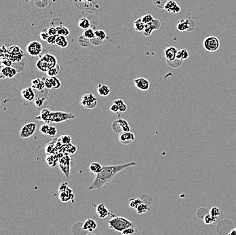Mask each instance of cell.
<instances>
[{
    "label": "cell",
    "instance_id": "cell-17",
    "mask_svg": "<svg viewBox=\"0 0 236 235\" xmlns=\"http://www.w3.org/2000/svg\"><path fill=\"white\" fill-rule=\"evenodd\" d=\"M59 194V199L62 203H67L71 200H73L74 199V194L73 192V190L71 188H68L65 191Z\"/></svg>",
    "mask_w": 236,
    "mask_h": 235
},
{
    "label": "cell",
    "instance_id": "cell-51",
    "mask_svg": "<svg viewBox=\"0 0 236 235\" xmlns=\"http://www.w3.org/2000/svg\"><path fill=\"white\" fill-rule=\"evenodd\" d=\"M56 133H57V129H56V128L55 127L50 126V129L46 135H48L49 137H54L56 135Z\"/></svg>",
    "mask_w": 236,
    "mask_h": 235
},
{
    "label": "cell",
    "instance_id": "cell-29",
    "mask_svg": "<svg viewBox=\"0 0 236 235\" xmlns=\"http://www.w3.org/2000/svg\"><path fill=\"white\" fill-rule=\"evenodd\" d=\"M103 167V166H102L100 163H99V162H92V163H91L89 166L90 171L92 172V173L96 175L97 173H99V172H100V171L102 170Z\"/></svg>",
    "mask_w": 236,
    "mask_h": 235
},
{
    "label": "cell",
    "instance_id": "cell-32",
    "mask_svg": "<svg viewBox=\"0 0 236 235\" xmlns=\"http://www.w3.org/2000/svg\"><path fill=\"white\" fill-rule=\"evenodd\" d=\"M189 56V53L188 51L185 48L181 49L180 51H178L177 55V59H181L182 61L186 60Z\"/></svg>",
    "mask_w": 236,
    "mask_h": 235
},
{
    "label": "cell",
    "instance_id": "cell-52",
    "mask_svg": "<svg viewBox=\"0 0 236 235\" xmlns=\"http://www.w3.org/2000/svg\"><path fill=\"white\" fill-rule=\"evenodd\" d=\"M49 37H50V35L48 34V31H43L39 34V37H40V39L42 40V41L46 42L47 40H48V39L49 38Z\"/></svg>",
    "mask_w": 236,
    "mask_h": 235
},
{
    "label": "cell",
    "instance_id": "cell-55",
    "mask_svg": "<svg viewBox=\"0 0 236 235\" xmlns=\"http://www.w3.org/2000/svg\"><path fill=\"white\" fill-rule=\"evenodd\" d=\"M47 31H48V34H49L50 36H56V35H58L57 29H56V28L54 27H50Z\"/></svg>",
    "mask_w": 236,
    "mask_h": 235
},
{
    "label": "cell",
    "instance_id": "cell-8",
    "mask_svg": "<svg viewBox=\"0 0 236 235\" xmlns=\"http://www.w3.org/2000/svg\"><path fill=\"white\" fill-rule=\"evenodd\" d=\"M195 28H196V23L190 17L186 19L179 21L177 25V29L181 32H182V31L190 32V31H193Z\"/></svg>",
    "mask_w": 236,
    "mask_h": 235
},
{
    "label": "cell",
    "instance_id": "cell-18",
    "mask_svg": "<svg viewBox=\"0 0 236 235\" xmlns=\"http://www.w3.org/2000/svg\"><path fill=\"white\" fill-rule=\"evenodd\" d=\"M178 50L177 48L174 46H169L167 47L163 52H164L165 57L166 60L168 61H174L177 59V55L178 52Z\"/></svg>",
    "mask_w": 236,
    "mask_h": 235
},
{
    "label": "cell",
    "instance_id": "cell-6",
    "mask_svg": "<svg viewBox=\"0 0 236 235\" xmlns=\"http://www.w3.org/2000/svg\"><path fill=\"white\" fill-rule=\"evenodd\" d=\"M111 128L113 132L118 134L130 131V127L128 121L121 118L117 119L113 122L111 124Z\"/></svg>",
    "mask_w": 236,
    "mask_h": 235
},
{
    "label": "cell",
    "instance_id": "cell-20",
    "mask_svg": "<svg viewBox=\"0 0 236 235\" xmlns=\"http://www.w3.org/2000/svg\"><path fill=\"white\" fill-rule=\"evenodd\" d=\"M97 228V224L93 219H87L82 225V230L88 233H92Z\"/></svg>",
    "mask_w": 236,
    "mask_h": 235
},
{
    "label": "cell",
    "instance_id": "cell-35",
    "mask_svg": "<svg viewBox=\"0 0 236 235\" xmlns=\"http://www.w3.org/2000/svg\"><path fill=\"white\" fill-rule=\"evenodd\" d=\"M149 205L145 204V203H141V204L138 207L137 209H136L137 214L138 215H141L143 214H145L146 212L149 211Z\"/></svg>",
    "mask_w": 236,
    "mask_h": 235
},
{
    "label": "cell",
    "instance_id": "cell-10",
    "mask_svg": "<svg viewBox=\"0 0 236 235\" xmlns=\"http://www.w3.org/2000/svg\"><path fill=\"white\" fill-rule=\"evenodd\" d=\"M43 51V46L42 43L38 41L30 42L26 46V51L27 54L31 56H39Z\"/></svg>",
    "mask_w": 236,
    "mask_h": 235
},
{
    "label": "cell",
    "instance_id": "cell-7",
    "mask_svg": "<svg viewBox=\"0 0 236 235\" xmlns=\"http://www.w3.org/2000/svg\"><path fill=\"white\" fill-rule=\"evenodd\" d=\"M80 104L84 108L92 109L96 108L97 105V99L95 95L92 93L84 94L81 97Z\"/></svg>",
    "mask_w": 236,
    "mask_h": 235
},
{
    "label": "cell",
    "instance_id": "cell-5",
    "mask_svg": "<svg viewBox=\"0 0 236 235\" xmlns=\"http://www.w3.org/2000/svg\"><path fill=\"white\" fill-rule=\"evenodd\" d=\"M204 48L209 52H215L218 51L220 47V41L216 36H210L207 37L203 41Z\"/></svg>",
    "mask_w": 236,
    "mask_h": 235
},
{
    "label": "cell",
    "instance_id": "cell-30",
    "mask_svg": "<svg viewBox=\"0 0 236 235\" xmlns=\"http://www.w3.org/2000/svg\"><path fill=\"white\" fill-rule=\"evenodd\" d=\"M113 103L117 105L118 106V108L119 109V112L124 113L125 112H126L128 107L127 105L125 104V102L124 101V100H122L121 99H117L113 101Z\"/></svg>",
    "mask_w": 236,
    "mask_h": 235
},
{
    "label": "cell",
    "instance_id": "cell-15",
    "mask_svg": "<svg viewBox=\"0 0 236 235\" xmlns=\"http://www.w3.org/2000/svg\"><path fill=\"white\" fill-rule=\"evenodd\" d=\"M164 10L172 14H177L181 12V8L174 0H170L164 6Z\"/></svg>",
    "mask_w": 236,
    "mask_h": 235
},
{
    "label": "cell",
    "instance_id": "cell-44",
    "mask_svg": "<svg viewBox=\"0 0 236 235\" xmlns=\"http://www.w3.org/2000/svg\"><path fill=\"white\" fill-rule=\"evenodd\" d=\"M65 146H66L65 148L66 152L69 154H74L77 151V148L75 146H73V144L69 143L68 145H65Z\"/></svg>",
    "mask_w": 236,
    "mask_h": 235
},
{
    "label": "cell",
    "instance_id": "cell-21",
    "mask_svg": "<svg viewBox=\"0 0 236 235\" xmlns=\"http://www.w3.org/2000/svg\"><path fill=\"white\" fill-rule=\"evenodd\" d=\"M96 212L97 215H98L99 218L100 219H104L108 217L109 215H111L108 209L106 207L103 203H100L99 205H97L96 208Z\"/></svg>",
    "mask_w": 236,
    "mask_h": 235
},
{
    "label": "cell",
    "instance_id": "cell-36",
    "mask_svg": "<svg viewBox=\"0 0 236 235\" xmlns=\"http://www.w3.org/2000/svg\"><path fill=\"white\" fill-rule=\"evenodd\" d=\"M182 61H182V60H181V59H176L175 60H174V61L166 60L168 65H169L170 67H172V68H177V67H181L182 64Z\"/></svg>",
    "mask_w": 236,
    "mask_h": 235
},
{
    "label": "cell",
    "instance_id": "cell-34",
    "mask_svg": "<svg viewBox=\"0 0 236 235\" xmlns=\"http://www.w3.org/2000/svg\"><path fill=\"white\" fill-rule=\"evenodd\" d=\"M141 203H143L142 200L139 198H134L130 199V203H129V206L131 209H137L138 206H139Z\"/></svg>",
    "mask_w": 236,
    "mask_h": 235
},
{
    "label": "cell",
    "instance_id": "cell-62",
    "mask_svg": "<svg viewBox=\"0 0 236 235\" xmlns=\"http://www.w3.org/2000/svg\"><path fill=\"white\" fill-rule=\"evenodd\" d=\"M24 1L25 2H29L30 1V0H24Z\"/></svg>",
    "mask_w": 236,
    "mask_h": 235
},
{
    "label": "cell",
    "instance_id": "cell-26",
    "mask_svg": "<svg viewBox=\"0 0 236 235\" xmlns=\"http://www.w3.org/2000/svg\"><path fill=\"white\" fill-rule=\"evenodd\" d=\"M58 160L59 158H58L57 156L52 154H49L47 156V157L46 158V161L49 167H54L56 165V164H57Z\"/></svg>",
    "mask_w": 236,
    "mask_h": 235
},
{
    "label": "cell",
    "instance_id": "cell-58",
    "mask_svg": "<svg viewBox=\"0 0 236 235\" xmlns=\"http://www.w3.org/2000/svg\"><path fill=\"white\" fill-rule=\"evenodd\" d=\"M229 235H236V228H234V230H232Z\"/></svg>",
    "mask_w": 236,
    "mask_h": 235
},
{
    "label": "cell",
    "instance_id": "cell-3",
    "mask_svg": "<svg viewBox=\"0 0 236 235\" xmlns=\"http://www.w3.org/2000/svg\"><path fill=\"white\" fill-rule=\"evenodd\" d=\"M108 224L110 229L114 230L121 233L127 228L134 226V224L130 220L121 216L119 217L114 216L108 222Z\"/></svg>",
    "mask_w": 236,
    "mask_h": 235
},
{
    "label": "cell",
    "instance_id": "cell-37",
    "mask_svg": "<svg viewBox=\"0 0 236 235\" xmlns=\"http://www.w3.org/2000/svg\"><path fill=\"white\" fill-rule=\"evenodd\" d=\"M56 28V29H57L58 36H62L67 37L69 35V34H70V31H69V29L68 28L65 27L64 26H61Z\"/></svg>",
    "mask_w": 236,
    "mask_h": 235
},
{
    "label": "cell",
    "instance_id": "cell-23",
    "mask_svg": "<svg viewBox=\"0 0 236 235\" xmlns=\"http://www.w3.org/2000/svg\"><path fill=\"white\" fill-rule=\"evenodd\" d=\"M96 91L100 96L101 97H107L111 93L109 87L106 84H99L96 87Z\"/></svg>",
    "mask_w": 236,
    "mask_h": 235
},
{
    "label": "cell",
    "instance_id": "cell-47",
    "mask_svg": "<svg viewBox=\"0 0 236 235\" xmlns=\"http://www.w3.org/2000/svg\"><path fill=\"white\" fill-rule=\"evenodd\" d=\"M216 220V219L212 218L211 215H210L209 214H207L205 217L204 218V222L206 224H210L215 222Z\"/></svg>",
    "mask_w": 236,
    "mask_h": 235
},
{
    "label": "cell",
    "instance_id": "cell-22",
    "mask_svg": "<svg viewBox=\"0 0 236 235\" xmlns=\"http://www.w3.org/2000/svg\"><path fill=\"white\" fill-rule=\"evenodd\" d=\"M31 87L33 90H37V91L42 92L46 88L44 84V79L42 78H36V79L31 81Z\"/></svg>",
    "mask_w": 236,
    "mask_h": 235
},
{
    "label": "cell",
    "instance_id": "cell-50",
    "mask_svg": "<svg viewBox=\"0 0 236 235\" xmlns=\"http://www.w3.org/2000/svg\"><path fill=\"white\" fill-rule=\"evenodd\" d=\"M45 99H46L43 97H38V98L35 99V105H36L37 108H41L44 103Z\"/></svg>",
    "mask_w": 236,
    "mask_h": 235
},
{
    "label": "cell",
    "instance_id": "cell-46",
    "mask_svg": "<svg viewBox=\"0 0 236 235\" xmlns=\"http://www.w3.org/2000/svg\"><path fill=\"white\" fill-rule=\"evenodd\" d=\"M50 125H49L48 124H47V123L43 124L42 126L39 127V131L43 135H46L47 133H48V132L49 129H50Z\"/></svg>",
    "mask_w": 236,
    "mask_h": 235
},
{
    "label": "cell",
    "instance_id": "cell-59",
    "mask_svg": "<svg viewBox=\"0 0 236 235\" xmlns=\"http://www.w3.org/2000/svg\"><path fill=\"white\" fill-rule=\"evenodd\" d=\"M86 235H95V234H93L92 233H89L88 234H86Z\"/></svg>",
    "mask_w": 236,
    "mask_h": 235
},
{
    "label": "cell",
    "instance_id": "cell-41",
    "mask_svg": "<svg viewBox=\"0 0 236 235\" xmlns=\"http://www.w3.org/2000/svg\"><path fill=\"white\" fill-rule=\"evenodd\" d=\"M209 214L211 215L212 218L216 219L217 217H219L220 214H221V211H220V209L218 207H213L210 209Z\"/></svg>",
    "mask_w": 236,
    "mask_h": 235
},
{
    "label": "cell",
    "instance_id": "cell-57",
    "mask_svg": "<svg viewBox=\"0 0 236 235\" xmlns=\"http://www.w3.org/2000/svg\"><path fill=\"white\" fill-rule=\"evenodd\" d=\"M110 110L113 113H118L119 112V109L117 105L113 103V104L111 105V107H110Z\"/></svg>",
    "mask_w": 236,
    "mask_h": 235
},
{
    "label": "cell",
    "instance_id": "cell-60",
    "mask_svg": "<svg viewBox=\"0 0 236 235\" xmlns=\"http://www.w3.org/2000/svg\"><path fill=\"white\" fill-rule=\"evenodd\" d=\"M85 1H87L88 2H92L94 0H85Z\"/></svg>",
    "mask_w": 236,
    "mask_h": 235
},
{
    "label": "cell",
    "instance_id": "cell-42",
    "mask_svg": "<svg viewBox=\"0 0 236 235\" xmlns=\"http://www.w3.org/2000/svg\"><path fill=\"white\" fill-rule=\"evenodd\" d=\"M82 35L85 37H86V38L89 39V40L92 39V38H94V37H95V35H94V31L92 29H90V28H89V29H88L84 30Z\"/></svg>",
    "mask_w": 236,
    "mask_h": 235
},
{
    "label": "cell",
    "instance_id": "cell-2",
    "mask_svg": "<svg viewBox=\"0 0 236 235\" xmlns=\"http://www.w3.org/2000/svg\"><path fill=\"white\" fill-rule=\"evenodd\" d=\"M58 64L57 59L55 56L49 53H46L42 56L36 63V67L37 70L42 72L46 73L50 69L54 67Z\"/></svg>",
    "mask_w": 236,
    "mask_h": 235
},
{
    "label": "cell",
    "instance_id": "cell-61",
    "mask_svg": "<svg viewBox=\"0 0 236 235\" xmlns=\"http://www.w3.org/2000/svg\"><path fill=\"white\" fill-rule=\"evenodd\" d=\"M77 1H78L79 2H83L85 1V0H77Z\"/></svg>",
    "mask_w": 236,
    "mask_h": 235
},
{
    "label": "cell",
    "instance_id": "cell-40",
    "mask_svg": "<svg viewBox=\"0 0 236 235\" xmlns=\"http://www.w3.org/2000/svg\"><path fill=\"white\" fill-rule=\"evenodd\" d=\"M50 78V81H51L53 89H58L59 88H61V82L58 78L56 77H48Z\"/></svg>",
    "mask_w": 236,
    "mask_h": 235
},
{
    "label": "cell",
    "instance_id": "cell-27",
    "mask_svg": "<svg viewBox=\"0 0 236 235\" xmlns=\"http://www.w3.org/2000/svg\"><path fill=\"white\" fill-rule=\"evenodd\" d=\"M61 71V67L58 64H57L54 67L50 69V70L47 71L46 74L48 77H56L57 75L60 74V72Z\"/></svg>",
    "mask_w": 236,
    "mask_h": 235
},
{
    "label": "cell",
    "instance_id": "cell-31",
    "mask_svg": "<svg viewBox=\"0 0 236 235\" xmlns=\"http://www.w3.org/2000/svg\"><path fill=\"white\" fill-rule=\"evenodd\" d=\"M78 26L84 30L88 29L90 27V22L87 18H81L78 22Z\"/></svg>",
    "mask_w": 236,
    "mask_h": 235
},
{
    "label": "cell",
    "instance_id": "cell-14",
    "mask_svg": "<svg viewBox=\"0 0 236 235\" xmlns=\"http://www.w3.org/2000/svg\"><path fill=\"white\" fill-rule=\"evenodd\" d=\"M119 141L121 143L124 145H128V144L133 142L135 139V135L131 131L128 132H123L119 134Z\"/></svg>",
    "mask_w": 236,
    "mask_h": 235
},
{
    "label": "cell",
    "instance_id": "cell-1",
    "mask_svg": "<svg viewBox=\"0 0 236 235\" xmlns=\"http://www.w3.org/2000/svg\"><path fill=\"white\" fill-rule=\"evenodd\" d=\"M135 165H137L136 162H132L123 165L103 166L102 170L96 175V177L91 183L88 190H101L106 184L110 182L119 172L123 171L125 168Z\"/></svg>",
    "mask_w": 236,
    "mask_h": 235
},
{
    "label": "cell",
    "instance_id": "cell-54",
    "mask_svg": "<svg viewBox=\"0 0 236 235\" xmlns=\"http://www.w3.org/2000/svg\"><path fill=\"white\" fill-rule=\"evenodd\" d=\"M58 35L56 36H50L49 38L48 39V40H47L46 42L48 44H50V45H53L54 44H56V37H57Z\"/></svg>",
    "mask_w": 236,
    "mask_h": 235
},
{
    "label": "cell",
    "instance_id": "cell-49",
    "mask_svg": "<svg viewBox=\"0 0 236 235\" xmlns=\"http://www.w3.org/2000/svg\"><path fill=\"white\" fill-rule=\"evenodd\" d=\"M90 43H91V44H92L94 46H100V45L102 44L103 43V40H100L96 37H94V38L90 40Z\"/></svg>",
    "mask_w": 236,
    "mask_h": 235
},
{
    "label": "cell",
    "instance_id": "cell-28",
    "mask_svg": "<svg viewBox=\"0 0 236 235\" xmlns=\"http://www.w3.org/2000/svg\"><path fill=\"white\" fill-rule=\"evenodd\" d=\"M145 25L141 20V18H138L136 21H134V29L138 32H143Z\"/></svg>",
    "mask_w": 236,
    "mask_h": 235
},
{
    "label": "cell",
    "instance_id": "cell-19",
    "mask_svg": "<svg viewBox=\"0 0 236 235\" xmlns=\"http://www.w3.org/2000/svg\"><path fill=\"white\" fill-rule=\"evenodd\" d=\"M52 111H50L48 108H43L41 111L39 115L38 116L36 117L35 118L37 120L42 121L43 123L48 124L50 123V116H51Z\"/></svg>",
    "mask_w": 236,
    "mask_h": 235
},
{
    "label": "cell",
    "instance_id": "cell-11",
    "mask_svg": "<svg viewBox=\"0 0 236 235\" xmlns=\"http://www.w3.org/2000/svg\"><path fill=\"white\" fill-rule=\"evenodd\" d=\"M37 129V124L34 123L25 124L21 128L20 131V137L22 139H27L33 136Z\"/></svg>",
    "mask_w": 236,
    "mask_h": 235
},
{
    "label": "cell",
    "instance_id": "cell-39",
    "mask_svg": "<svg viewBox=\"0 0 236 235\" xmlns=\"http://www.w3.org/2000/svg\"><path fill=\"white\" fill-rule=\"evenodd\" d=\"M170 0H153V3L156 8L159 9H164V6Z\"/></svg>",
    "mask_w": 236,
    "mask_h": 235
},
{
    "label": "cell",
    "instance_id": "cell-13",
    "mask_svg": "<svg viewBox=\"0 0 236 235\" xmlns=\"http://www.w3.org/2000/svg\"><path fill=\"white\" fill-rule=\"evenodd\" d=\"M134 83L137 89L142 91H147L149 89L150 83L149 80L143 77H139L134 79Z\"/></svg>",
    "mask_w": 236,
    "mask_h": 235
},
{
    "label": "cell",
    "instance_id": "cell-43",
    "mask_svg": "<svg viewBox=\"0 0 236 235\" xmlns=\"http://www.w3.org/2000/svg\"><path fill=\"white\" fill-rule=\"evenodd\" d=\"M140 18H141V20H142V21L143 22V23L144 25L149 23H151V22H152L154 20L152 14H144V15L142 17H140Z\"/></svg>",
    "mask_w": 236,
    "mask_h": 235
},
{
    "label": "cell",
    "instance_id": "cell-4",
    "mask_svg": "<svg viewBox=\"0 0 236 235\" xmlns=\"http://www.w3.org/2000/svg\"><path fill=\"white\" fill-rule=\"evenodd\" d=\"M75 118V116L71 113H68L62 111L52 112L50 116V123H61L63 122L72 120Z\"/></svg>",
    "mask_w": 236,
    "mask_h": 235
},
{
    "label": "cell",
    "instance_id": "cell-63",
    "mask_svg": "<svg viewBox=\"0 0 236 235\" xmlns=\"http://www.w3.org/2000/svg\"><path fill=\"white\" fill-rule=\"evenodd\" d=\"M38 1H40V0H38Z\"/></svg>",
    "mask_w": 236,
    "mask_h": 235
},
{
    "label": "cell",
    "instance_id": "cell-56",
    "mask_svg": "<svg viewBox=\"0 0 236 235\" xmlns=\"http://www.w3.org/2000/svg\"><path fill=\"white\" fill-rule=\"evenodd\" d=\"M44 84H45V86L47 89L50 90V89H53L52 82H51V81H50L49 78H44Z\"/></svg>",
    "mask_w": 236,
    "mask_h": 235
},
{
    "label": "cell",
    "instance_id": "cell-33",
    "mask_svg": "<svg viewBox=\"0 0 236 235\" xmlns=\"http://www.w3.org/2000/svg\"><path fill=\"white\" fill-rule=\"evenodd\" d=\"M77 42L79 44V45L81 47H84V48L88 47L91 44L90 40L86 38V37H85L83 35L80 36V37H78Z\"/></svg>",
    "mask_w": 236,
    "mask_h": 235
},
{
    "label": "cell",
    "instance_id": "cell-12",
    "mask_svg": "<svg viewBox=\"0 0 236 235\" xmlns=\"http://www.w3.org/2000/svg\"><path fill=\"white\" fill-rule=\"evenodd\" d=\"M160 27H161L160 21L158 19H154L152 22L145 25L144 29L143 32L144 36L146 37H149L154 31L158 30Z\"/></svg>",
    "mask_w": 236,
    "mask_h": 235
},
{
    "label": "cell",
    "instance_id": "cell-25",
    "mask_svg": "<svg viewBox=\"0 0 236 235\" xmlns=\"http://www.w3.org/2000/svg\"><path fill=\"white\" fill-rule=\"evenodd\" d=\"M55 44L59 46L60 48H65L68 46L69 42H68V40H67V37H66L65 36L58 35L57 37H56Z\"/></svg>",
    "mask_w": 236,
    "mask_h": 235
},
{
    "label": "cell",
    "instance_id": "cell-24",
    "mask_svg": "<svg viewBox=\"0 0 236 235\" xmlns=\"http://www.w3.org/2000/svg\"><path fill=\"white\" fill-rule=\"evenodd\" d=\"M17 74V70L14 68L10 66H6L2 70V76L6 78H14Z\"/></svg>",
    "mask_w": 236,
    "mask_h": 235
},
{
    "label": "cell",
    "instance_id": "cell-48",
    "mask_svg": "<svg viewBox=\"0 0 236 235\" xmlns=\"http://www.w3.org/2000/svg\"><path fill=\"white\" fill-rule=\"evenodd\" d=\"M135 232H136L135 228H134V226H132V227L127 228L126 229H125L124 231H122V234L123 235H132L134 233H135Z\"/></svg>",
    "mask_w": 236,
    "mask_h": 235
},
{
    "label": "cell",
    "instance_id": "cell-45",
    "mask_svg": "<svg viewBox=\"0 0 236 235\" xmlns=\"http://www.w3.org/2000/svg\"><path fill=\"white\" fill-rule=\"evenodd\" d=\"M94 35H95V37L103 40V41H104V40H105L106 37H107V34L105 33V31H103V30L95 31H94Z\"/></svg>",
    "mask_w": 236,
    "mask_h": 235
},
{
    "label": "cell",
    "instance_id": "cell-16",
    "mask_svg": "<svg viewBox=\"0 0 236 235\" xmlns=\"http://www.w3.org/2000/svg\"><path fill=\"white\" fill-rule=\"evenodd\" d=\"M21 97L24 101H32L35 99V92L32 87H27L21 90Z\"/></svg>",
    "mask_w": 236,
    "mask_h": 235
},
{
    "label": "cell",
    "instance_id": "cell-53",
    "mask_svg": "<svg viewBox=\"0 0 236 235\" xmlns=\"http://www.w3.org/2000/svg\"><path fill=\"white\" fill-rule=\"evenodd\" d=\"M69 188L68 186V184L67 182H64V183H62L61 185H60L59 187H58V193H61V192H64V191H65L66 190H67Z\"/></svg>",
    "mask_w": 236,
    "mask_h": 235
},
{
    "label": "cell",
    "instance_id": "cell-38",
    "mask_svg": "<svg viewBox=\"0 0 236 235\" xmlns=\"http://www.w3.org/2000/svg\"><path fill=\"white\" fill-rule=\"evenodd\" d=\"M58 142L62 145H68L71 142V137L68 135H65L61 136V137L58 139Z\"/></svg>",
    "mask_w": 236,
    "mask_h": 235
},
{
    "label": "cell",
    "instance_id": "cell-9",
    "mask_svg": "<svg viewBox=\"0 0 236 235\" xmlns=\"http://www.w3.org/2000/svg\"><path fill=\"white\" fill-rule=\"evenodd\" d=\"M71 158L68 155H64L61 156L58 160L59 169L64 174L65 177L67 178L70 173L71 169Z\"/></svg>",
    "mask_w": 236,
    "mask_h": 235
}]
</instances>
